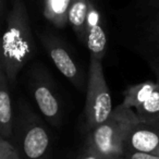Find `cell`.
Masks as SVG:
<instances>
[{"label":"cell","instance_id":"cell-4","mask_svg":"<svg viewBox=\"0 0 159 159\" xmlns=\"http://www.w3.org/2000/svg\"><path fill=\"white\" fill-rule=\"evenodd\" d=\"M29 89L43 117L50 125L60 128L63 122V104L56 83L40 62L29 70Z\"/></svg>","mask_w":159,"mask_h":159},{"label":"cell","instance_id":"cell-11","mask_svg":"<svg viewBox=\"0 0 159 159\" xmlns=\"http://www.w3.org/2000/svg\"><path fill=\"white\" fill-rule=\"evenodd\" d=\"M0 159H23L20 152L11 141L0 136Z\"/></svg>","mask_w":159,"mask_h":159},{"label":"cell","instance_id":"cell-15","mask_svg":"<svg viewBox=\"0 0 159 159\" xmlns=\"http://www.w3.org/2000/svg\"><path fill=\"white\" fill-rule=\"evenodd\" d=\"M156 77H157V80H159V74H158V75H157V76H156Z\"/></svg>","mask_w":159,"mask_h":159},{"label":"cell","instance_id":"cell-14","mask_svg":"<svg viewBox=\"0 0 159 159\" xmlns=\"http://www.w3.org/2000/svg\"><path fill=\"white\" fill-rule=\"evenodd\" d=\"M79 159H102V158H100L98 155H96L95 152H93L92 150H89V148L85 147Z\"/></svg>","mask_w":159,"mask_h":159},{"label":"cell","instance_id":"cell-7","mask_svg":"<svg viewBox=\"0 0 159 159\" xmlns=\"http://www.w3.org/2000/svg\"><path fill=\"white\" fill-rule=\"evenodd\" d=\"M124 149L159 154V126L131 122L124 139Z\"/></svg>","mask_w":159,"mask_h":159},{"label":"cell","instance_id":"cell-8","mask_svg":"<svg viewBox=\"0 0 159 159\" xmlns=\"http://www.w3.org/2000/svg\"><path fill=\"white\" fill-rule=\"evenodd\" d=\"M10 86L11 84L6 72L0 69V136L12 142L14 116L12 110Z\"/></svg>","mask_w":159,"mask_h":159},{"label":"cell","instance_id":"cell-5","mask_svg":"<svg viewBox=\"0 0 159 159\" xmlns=\"http://www.w3.org/2000/svg\"><path fill=\"white\" fill-rule=\"evenodd\" d=\"M118 108L133 122L159 126V80L145 81L128 87Z\"/></svg>","mask_w":159,"mask_h":159},{"label":"cell","instance_id":"cell-1","mask_svg":"<svg viewBox=\"0 0 159 159\" xmlns=\"http://www.w3.org/2000/svg\"><path fill=\"white\" fill-rule=\"evenodd\" d=\"M13 141L23 159L50 158V136L47 126L23 98L16 104Z\"/></svg>","mask_w":159,"mask_h":159},{"label":"cell","instance_id":"cell-12","mask_svg":"<svg viewBox=\"0 0 159 159\" xmlns=\"http://www.w3.org/2000/svg\"><path fill=\"white\" fill-rule=\"evenodd\" d=\"M70 0H51V11L56 16H62L66 11Z\"/></svg>","mask_w":159,"mask_h":159},{"label":"cell","instance_id":"cell-3","mask_svg":"<svg viewBox=\"0 0 159 159\" xmlns=\"http://www.w3.org/2000/svg\"><path fill=\"white\" fill-rule=\"evenodd\" d=\"M113 110L110 91L102 69V60L91 57L84 107L87 130H93L105 123L111 117Z\"/></svg>","mask_w":159,"mask_h":159},{"label":"cell","instance_id":"cell-13","mask_svg":"<svg viewBox=\"0 0 159 159\" xmlns=\"http://www.w3.org/2000/svg\"><path fill=\"white\" fill-rule=\"evenodd\" d=\"M125 159H159V154L144 152H125Z\"/></svg>","mask_w":159,"mask_h":159},{"label":"cell","instance_id":"cell-2","mask_svg":"<svg viewBox=\"0 0 159 159\" xmlns=\"http://www.w3.org/2000/svg\"><path fill=\"white\" fill-rule=\"evenodd\" d=\"M131 122L117 107L105 123L89 131L85 147L102 159H125L124 139Z\"/></svg>","mask_w":159,"mask_h":159},{"label":"cell","instance_id":"cell-10","mask_svg":"<svg viewBox=\"0 0 159 159\" xmlns=\"http://www.w3.org/2000/svg\"><path fill=\"white\" fill-rule=\"evenodd\" d=\"M87 16H87V7L83 1H76L70 7L68 19L71 24L76 30H79V35H82L81 30L86 23Z\"/></svg>","mask_w":159,"mask_h":159},{"label":"cell","instance_id":"cell-9","mask_svg":"<svg viewBox=\"0 0 159 159\" xmlns=\"http://www.w3.org/2000/svg\"><path fill=\"white\" fill-rule=\"evenodd\" d=\"M86 46L91 51V57L102 60L107 47V37L104 29L98 22L96 12H91L87 16V31L85 34Z\"/></svg>","mask_w":159,"mask_h":159},{"label":"cell","instance_id":"cell-6","mask_svg":"<svg viewBox=\"0 0 159 159\" xmlns=\"http://www.w3.org/2000/svg\"><path fill=\"white\" fill-rule=\"evenodd\" d=\"M46 50L56 68L69 82H71V84L79 91H85L87 81H85V75L80 63L74 59L70 51L62 46L60 42L52 39L46 42Z\"/></svg>","mask_w":159,"mask_h":159}]
</instances>
